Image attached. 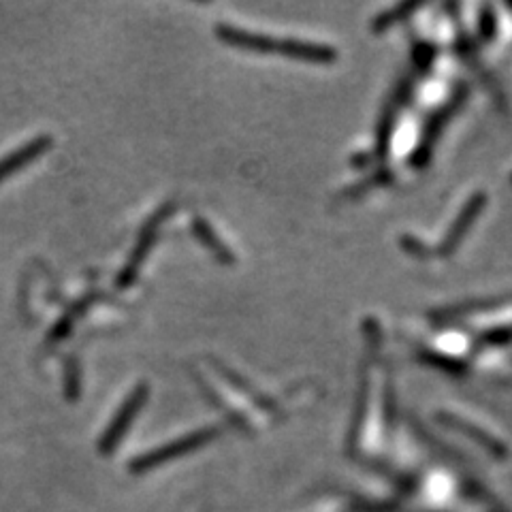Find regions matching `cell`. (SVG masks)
I'll return each instance as SVG.
<instances>
[{
    "instance_id": "cell-1",
    "label": "cell",
    "mask_w": 512,
    "mask_h": 512,
    "mask_svg": "<svg viewBox=\"0 0 512 512\" xmlns=\"http://www.w3.org/2000/svg\"><path fill=\"white\" fill-rule=\"evenodd\" d=\"M216 35H218L220 41L235 45V47H244V50L261 52V54H278V41L280 39L263 35V32H252V30L237 28V26H231V24H218Z\"/></svg>"
},
{
    "instance_id": "cell-2",
    "label": "cell",
    "mask_w": 512,
    "mask_h": 512,
    "mask_svg": "<svg viewBox=\"0 0 512 512\" xmlns=\"http://www.w3.org/2000/svg\"><path fill=\"white\" fill-rule=\"evenodd\" d=\"M167 212H169V207H163V210H158L156 216H152V218L148 220L146 227H143V231H141V235H139V239H137V246H135V250L131 252V259L126 261L124 269L120 271V276H118V284H120V286H126V284L133 282L139 265L143 263V259H146V254H148V250H150V246H152V242H154L156 231H158V227H160V220H163V218L167 216Z\"/></svg>"
},
{
    "instance_id": "cell-3",
    "label": "cell",
    "mask_w": 512,
    "mask_h": 512,
    "mask_svg": "<svg viewBox=\"0 0 512 512\" xmlns=\"http://www.w3.org/2000/svg\"><path fill=\"white\" fill-rule=\"evenodd\" d=\"M148 391H150L148 384L141 382V384H137V387L131 391V395L126 397V402L122 404V408L118 410V414L114 416V421H111V425H109V429H107V434H105L103 444H101L103 448H109L111 444H114V442L124 434V429L128 427V423L133 421V416L141 410L143 404H146Z\"/></svg>"
},
{
    "instance_id": "cell-4",
    "label": "cell",
    "mask_w": 512,
    "mask_h": 512,
    "mask_svg": "<svg viewBox=\"0 0 512 512\" xmlns=\"http://www.w3.org/2000/svg\"><path fill=\"white\" fill-rule=\"evenodd\" d=\"M50 146H52L50 135H39L35 139L26 141L24 146H20L18 150L9 152L5 158H0V182L7 180L9 175H13L15 171L22 169L24 165H28L30 160L39 158Z\"/></svg>"
},
{
    "instance_id": "cell-5",
    "label": "cell",
    "mask_w": 512,
    "mask_h": 512,
    "mask_svg": "<svg viewBox=\"0 0 512 512\" xmlns=\"http://www.w3.org/2000/svg\"><path fill=\"white\" fill-rule=\"evenodd\" d=\"M278 54L299 58V60H310V62H329L335 58L333 47L314 43V41H301V39H280Z\"/></svg>"
},
{
    "instance_id": "cell-6",
    "label": "cell",
    "mask_w": 512,
    "mask_h": 512,
    "mask_svg": "<svg viewBox=\"0 0 512 512\" xmlns=\"http://www.w3.org/2000/svg\"><path fill=\"white\" fill-rule=\"evenodd\" d=\"M195 233H197L201 242L214 252L218 261H222V263H233L235 261L231 248L227 244H222V239L214 233V229L210 227V224H207V220L195 218Z\"/></svg>"
},
{
    "instance_id": "cell-7",
    "label": "cell",
    "mask_w": 512,
    "mask_h": 512,
    "mask_svg": "<svg viewBox=\"0 0 512 512\" xmlns=\"http://www.w3.org/2000/svg\"><path fill=\"white\" fill-rule=\"evenodd\" d=\"M212 434H214V431H210V429L197 431V434L186 436V438H182V440H178V442H173V444H169V446H165V448H160L158 453H152L148 459H152L150 463H154V459H165L167 455L182 453V451H186V448H190V446H197V444H201L203 440H207V438H210Z\"/></svg>"
}]
</instances>
